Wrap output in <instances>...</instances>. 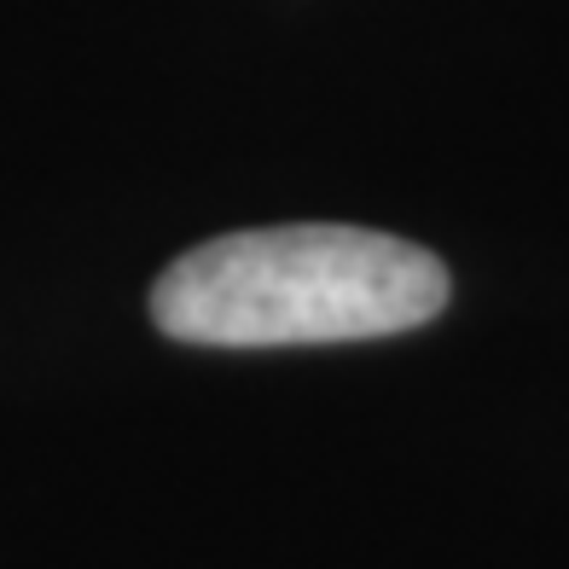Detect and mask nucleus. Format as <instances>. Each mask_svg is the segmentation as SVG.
I'll return each mask as SVG.
<instances>
[{
  "label": "nucleus",
  "instance_id": "f257e3e1",
  "mask_svg": "<svg viewBox=\"0 0 569 569\" xmlns=\"http://www.w3.org/2000/svg\"><path fill=\"white\" fill-rule=\"evenodd\" d=\"M448 308V268L372 227L297 221L221 232L158 273L151 320L198 349L396 338Z\"/></svg>",
  "mask_w": 569,
  "mask_h": 569
}]
</instances>
